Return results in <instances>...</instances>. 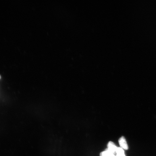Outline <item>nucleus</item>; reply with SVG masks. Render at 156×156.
Masks as SVG:
<instances>
[{"instance_id": "f257e3e1", "label": "nucleus", "mask_w": 156, "mask_h": 156, "mask_svg": "<svg viewBox=\"0 0 156 156\" xmlns=\"http://www.w3.org/2000/svg\"><path fill=\"white\" fill-rule=\"evenodd\" d=\"M107 149H106V151H108L110 153H112L115 155L116 154V151L117 148L115 144L112 141L109 142L107 145Z\"/></svg>"}, {"instance_id": "f03ea898", "label": "nucleus", "mask_w": 156, "mask_h": 156, "mask_svg": "<svg viewBox=\"0 0 156 156\" xmlns=\"http://www.w3.org/2000/svg\"><path fill=\"white\" fill-rule=\"evenodd\" d=\"M119 144H120V147L123 149L127 150L128 149V146L126 140L123 136L121 137L119 140Z\"/></svg>"}, {"instance_id": "7ed1b4c3", "label": "nucleus", "mask_w": 156, "mask_h": 156, "mask_svg": "<svg viewBox=\"0 0 156 156\" xmlns=\"http://www.w3.org/2000/svg\"><path fill=\"white\" fill-rule=\"evenodd\" d=\"M116 154V156H126L124 150L121 147L117 148Z\"/></svg>"}, {"instance_id": "20e7f679", "label": "nucleus", "mask_w": 156, "mask_h": 156, "mask_svg": "<svg viewBox=\"0 0 156 156\" xmlns=\"http://www.w3.org/2000/svg\"><path fill=\"white\" fill-rule=\"evenodd\" d=\"M100 156H116V155L106 150H105V151L101 152L100 154Z\"/></svg>"}]
</instances>
